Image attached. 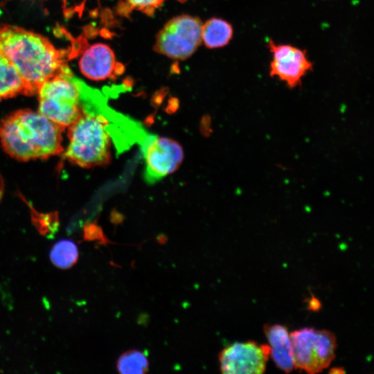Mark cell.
<instances>
[{"label":"cell","instance_id":"1","mask_svg":"<svg viewBox=\"0 0 374 374\" xmlns=\"http://www.w3.org/2000/svg\"><path fill=\"white\" fill-rule=\"evenodd\" d=\"M0 51L21 76L26 96L37 93L42 84L57 74L64 63V54L46 37L8 24H0Z\"/></svg>","mask_w":374,"mask_h":374},{"label":"cell","instance_id":"9","mask_svg":"<svg viewBox=\"0 0 374 374\" xmlns=\"http://www.w3.org/2000/svg\"><path fill=\"white\" fill-rule=\"evenodd\" d=\"M269 355V345L253 341L235 342L220 353V368L226 374L262 373Z\"/></svg>","mask_w":374,"mask_h":374},{"label":"cell","instance_id":"11","mask_svg":"<svg viewBox=\"0 0 374 374\" xmlns=\"http://www.w3.org/2000/svg\"><path fill=\"white\" fill-rule=\"evenodd\" d=\"M264 332L269 342L270 355L276 365L282 371H293L294 362L291 336L287 328L280 324H266Z\"/></svg>","mask_w":374,"mask_h":374},{"label":"cell","instance_id":"14","mask_svg":"<svg viewBox=\"0 0 374 374\" xmlns=\"http://www.w3.org/2000/svg\"><path fill=\"white\" fill-rule=\"evenodd\" d=\"M150 363L141 350L133 349L122 353L116 361V367L121 374H144L149 370Z\"/></svg>","mask_w":374,"mask_h":374},{"label":"cell","instance_id":"12","mask_svg":"<svg viewBox=\"0 0 374 374\" xmlns=\"http://www.w3.org/2000/svg\"><path fill=\"white\" fill-rule=\"evenodd\" d=\"M233 29L227 21L213 17L208 19L202 27V38L204 45L209 48H216L227 45L231 40Z\"/></svg>","mask_w":374,"mask_h":374},{"label":"cell","instance_id":"16","mask_svg":"<svg viewBox=\"0 0 374 374\" xmlns=\"http://www.w3.org/2000/svg\"><path fill=\"white\" fill-rule=\"evenodd\" d=\"M166 0H127L130 6L139 10L147 12L159 7Z\"/></svg>","mask_w":374,"mask_h":374},{"label":"cell","instance_id":"10","mask_svg":"<svg viewBox=\"0 0 374 374\" xmlns=\"http://www.w3.org/2000/svg\"><path fill=\"white\" fill-rule=\"evenodd\" d=\"M116 66V59L112 48L102 43L91 46L79 61L81 73L87 78L100 81L109 78Z\"/></svg>","mask_w":374,"mask_h":374},{"label":"cell","instance_id":"6","mask_svg":"<svg viewBox=\"0 0 374 374\" xmlns=\"http://www.w3.org/2000/svg\"><path fill=\"white\" fill-rule=\"evenodd\" d=\"M202 23L197 17L177 16L158 33L154 50L172 59H187L202 42Z\"/></svg>","mask_w":374,"mask_h":374},{"label":"cell","instance_id":"15","mask_svg":"<svg viewBox=\"0 0 374 374\" xmlns=\"http://www.w3.org/2000/svg\"><path fill=\"white\" fill-rule=\"evenodd\" d=\"M52 263L60 269H69L78 260L79 252L77 245L70 240H61L56 242L50 251Z\"/></svg>","mask_w":374,"mask_h":374},{"label":"cell","instance_id":"4","mask_svg":"<svg viewBox=\"0 0 374 374\" xmlns=\"http://www.w3.org/2000/svg\"><path fill=\"white\" fill-rule=\"evenodd\" d=\"M38 112L62 128L69 127L82 114L76 77L58 73L39 87Z\"/></svg>","mask_w":374,"mask_h":374},{"label":"cell","instance_id":"13","mask_svg":"<svg viewBox=\"0 0 374 374\" xmlns=\"http://www.w3.org/2000/svg\"><path fill=\"white\" fill-rule=\"evenodd\" d=\"M25 94L24 82L11 61L0 51V101Z\"/></svg>","mask_w":374,"mask_h":374},{"label":"cell","instance_id":"2","mask_svg":"<svg viewBox=\"0 0 374 374\" xmlns=\"http://www.w3.org/2000/svg\"><path fill=\"white\" fill-rule=\"evenodd\" d=\"M64 128L38 112L17 110L0 123V141L4 151L19 161L43 159L64 151Z\"/></svg>","mask_w":374,"mask_h":374},{"label":"cell","instance_id":"3","mask_svg":"<svg viewBox=\"0 0 374 374\" xmlns=\"http://www.w3.org/2000/svg\"><path fill=\"white\" fill-rule=\"evenodd\" d=\"M112 110L107 103L100 107L82 109L80 116L68 127L69 144L64 157L71 163L87 168L109 163Z\"/></svg>","mask_w":374,"mask_h":374},{"label":"cell","instance_id":"5","mask_svg":"<svg viewBox=\"0 0 374 374\" xmlns=\"http://www.w3.org/2000/svg\"><path fill=\"white\" fill-rule=\"evenodd\" d=\"M295 368L317 373L328 368L335 356V335L326 330L303 328L290 333Z\"/></svg>","mask_w":374,"mask_h":374},{"label":"cell","instance_id":"8","mask_svg":"<svg viewBox=\"0 0 374 374\" xmlns=\"http://www.w3.org/2000/svg\"><path fill=\"white\" fill-rule=\"evenodd\" d=\"M267 47L272 59L269 64V75L284 82L290 88L301 84L303 77L312 69L305 50L291 44H276L269 39Z\"/></svg>","mask_w":374,"mask_h":374},{"label":"cell","instance_id":"17","mask_svg":"<svg viewBox=\"0 0 374 374\" xmlns=\"http://www.w3.org/2000/svg\"><path fill=\"white\" fill-rule=\"evenodd\" d=\"M73 11L71 9H66L64 10V17L66 19L71 17L73 15Z\"/></svg>","mask_w":374,"mask_h":374},{"label":"cell","instance_id":"18","mask_svg":"<svg viewBox=\"0 0 374 374\" xmlns=\"http://www.w3.org/2000/svg\"><path fill=\"white\" fill-rule=\"evenodd\" d=\"M1 14H2V10H0V16H1Z\"/></svg>","mask_w":374,"mask_h":374},{"label":"cell","instance_id":"7","mask_svg":"<svg viewBox=\"0 0 374 374\" xmlns=\"http://www.w3.org/2000/svg\"><path fill=\"white\" fill-rule=\"evenodd\" d=\"M139 144L145 162L143 177L148 184L174 172L184 159L181 146L170 138L146 132Z\"/></svg>","mask_w":374,"mask_h":374}]
</instances>
